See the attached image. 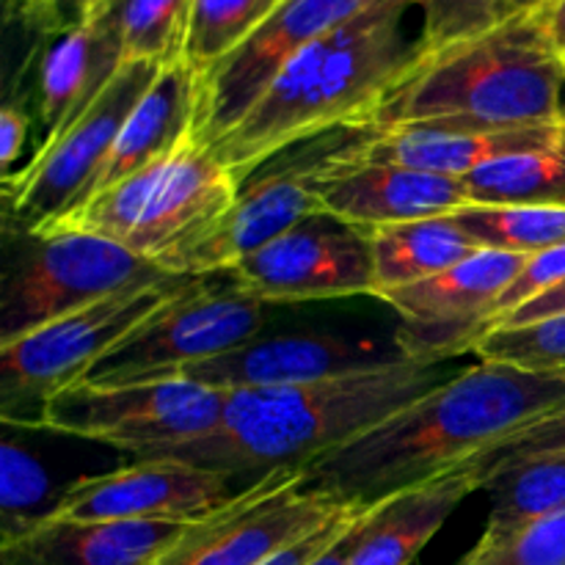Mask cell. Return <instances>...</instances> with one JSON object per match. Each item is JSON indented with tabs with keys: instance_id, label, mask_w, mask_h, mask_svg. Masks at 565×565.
Here are the masks:
<instances>
[{
	"instance_id": "1",
	"label": "cell",
	"mask_w": 565,
	"mask_h": 565,
	"mask_svg": "<svg viewBox=\"0 0 565 565\" xmlns=\"http://www.w3.org/2000/svg\"><path fill=\"white\" fill-rule=\"evenodd\" d=\"M563 408V375L480 359L303 472L309 486L353 505H373L458 467L486 461L530 425Z\"/></svg>"
},
{
	"instance_id": "2",
	"label": "cell",
	"mask_w": 565,
	"mask_h": 565,
	"mask_svg": "<svg viewBox=\"0 0 565 565\" xmlns=\"http://www.w3.org/2000/svg\"><path fill=\"white\" fill-rule=\"evenodd\" d=\"M417 0H373L298 53L248 114L215 141V158L241 182L303 141L362 130L423 55L406 17Z\"/></svg>"
},
{
	"instance_id": "3",
	"label": "cell",
	"mask_w": 565,
	"mask_h": 565,
	"mask_svg": "<svg viewBox=\"0 0 565 565\" xmlns=\"http://www.w3.org/2000/svg\"><path fill=\"white\" fill-rule=\"evenodd\" d=\"M445 364L401 362L312 384L226 392L210 434L141 458H169L210 472L254 480L307 469L445 384Z\"/></svg>"
},
{
	"instance_id": "4",
	"label": "cell",
	"mask_w": 565,
	"mask_h": 565,
	"mask_svg": "<svg viewBox=\"0 0 565 565\" xmlns=\"http://www.w3.org/2000/svg\"><path fill=\"white\" fill-rule=\"evenodd\" d=\"M565 55L541 11L450 47L423 53L362 130L472 127L511 130L565 116Z\"/></svg>"
},
{
	"instance_id": "5",
	"label": "cell",
	"mask_w": 565,
	"mask_h": 565,
	"mask_svg": "<svg viewBox=\"0 0 565 565\" xmlns=\"http://www.w3.org/2000/svg\"><path fill=\"white\" fill-rule=\"evenodd\" d=\"M241 185L193 130L169 158L92 193L47 230L92 232L154 263L224 213Z\"/></svg>"
},
{
	"instance_id": "6",
	"label": "cell",
	"mask_w": 565,
	"mask_h": 565,
	"mask_svg": "<svg viewBox=\"0 0 565 565\" xmlns=\"http://www.w3.org/2000/svg\"><path fill=\"white\" fill-rule=\"evenodd\" d=\"M193 276H166L103 298L55 323L0 345V417L28 428L42 406L86 375L160 307L180 296Z\"/></svg>"
},
{
	"instance_id": "7",
	"label": "cell",
	"mask_w": 565,
	"mask_h": 565,
	"mask_svg": "<svg viewBox=\"0 0 565 565\" xmlns=\"http://www.w3.org/2000/svg\"><path fill=\"white\" fill-rule=\"evenodd\" d=\"M166 276L171 274L152 259L92 232L44 230L28 235L0 287V345Z\"/></svg>"
},
{
	"instance_id": "8",
	"label": "cell",
	"mask_w": 565,
	"mask_h": 565,
	"mask_svg": "<svg viewBox=\"0 0 565 565\" xmlns=\"http://www.w3.org/2000/svg\"><path fill=\"white\" fill-rule=\"evenodd\" d=\"M265 303L243 292L230 274L193 276L191 285L143 320L92 373V386L177 379L185 367L224 356L263 334Z\"/></svg>"
},
{
	"instance_id": "9",
	"label": "cell",
	"mask_w": 565,
	"mask_h": 565,
	"mask_svg": "<svg viewBox=\"0 0 565 565\" xmlns=\"http://www.w3.org/2000/svg\"><path fill=\"white\" fill-rule=\"evenodd\" d=\"M224 392L185 379L92 386L86 381L47 401L28 430L75 436L132 458L210 434L224 412Z\"/></svg>"
},
{
	"instance_id": "10",
	"label": "cell",
	"mask_w": 565,
	"mask_h": 565,
	"mask_svg": "<svg viewBox=\"0 0 565 565\" xmlns=\"http://www.w3.org/2000/svg\"><path fill=\"white\" fill-rule=\"evenodd\" d=\"M160 66L125 61L108 86L58 136L42 141L31 163L6 177L9 226L22 237L53 226L92 193L127 116L132 114Z\"/></svg>"
},
{
	"instance_id": "11",
	"label": "cell",
	"mask_w": 565,
	"mask_h": 565,
	"mask_svg": "<svg viewBox=\"0 0 565 565\" xmlns=\"http://www.w3.org/2000/svg\"><path fill=\"white\" fill-rule=\"evenodd\" d=\"M367 505L307 483L303 469L252 480L218 516L193 524L163 565H263Z\"/></svg>"
},
{
	"instance_id": "12",
	"label": "cell",
	"mask_w": 565,
	"mask_h": 565,
	"mask_svg": "<svg viewBox=\"0 0 565 565\" xmlns=\"http://www.w3.org/2000/svg\"><path fill=\"white\" fill-rule=\"evenodd\" d=\"M373 0H281L235 53L199 77L196 136L207 147L226 136L298 53Z\"/></svg>"
},
{
	"instance_id": "13",
	"label": "cell",
	"mask_w": 565,
	"mask_h": 565,
	"mask_svg": "<svg viewBox=\"0 0 565 565\" xmlns=\"http://www.w3.org/2000/svg\"><path fill=\"white\" fill-rule=\"evenodd\" d=\"M230 475L169 458H132L114 472L81 478L61 491L55 522H174L202 524L246 491Z\"/></svg>"
},
{
	"instance_id": "14",
	"label": "cell",
	"mask_w": 565,
	"mask_h": 565,
	"mask_svg": "<svg viewBox=\"0 0 565 565\" xmlns=\"http://www.w3.org/2000/svg\"><path fill=\"white\" fill-rule=\"evenodd\" d=\"M320 158L323 154L248 177L224 213L154 259V265L171 276L230 274L292 226L326 215L315 185Z\"/></svg>"
},
{
	"instance_id": "15",
	"label": "cell",
	"mask_w": 565,
	"mask_h": 565,
	"mask_svg": "<svg viewBox=\"0 0 565 565\" xmlns=\"http://www.w3.org/2000/svg\"><path fill=\"white\" fill-rule=\"evenodd\" d=\"M230 279L265 307L373 296V257L362 230L315 215L243 259Z\"/></svg>"
},
{
	"instance_id": "16",
	"label": "cell",
	"mask_w": 565,
	"mask_h": 565,
	"mask_svg": "<svg viewBox=\"0 0 565 565\" xmlns=\"http://www.w3.org/2000/svg\"><path fill=\"white\" fill-rule=\"evenodd\" d=\"M412 362L397 342L351 340L337 334H276L246 342L224 356L191 364L177 379L215 392L274 390L312 384L334 375Z\"/></svg>"
},
{
	"instance_id": "17",
	"label": "cell",
	"mask_w": 565,
	"mask_h": 565,
	"mask_svg": "<svg viewBox=\"0 0 565 565\" xmlns=\"http://www.w3.org/2000/svg\"><path fill=\"white\" fill-rule=\"evenodd\" d=\"M315 185L323 213L356 230L452 215L472 204L458 177L351 160L340 147L320 158Z\"/></svg>"
},
{
	"instance_id": "18",
	"label": "cell",
	"mask_w": 565,
	"mask_h": 565,
	"mask_svg": "<svg viewBox=\"0 0 565 565\" xmlns=\"http://www.w3.org/2000/svg\"><path fill=\"white\" fill-rule=\"evenodd\" d=\"M563 119V116H561ZM561 119L511 130H472V127H375L351 130V141L340 152L351 160L392 163L445 177H469L486 163L508 154L535 149L555 136Z\"/></svg>"
},
{
	"instance_id": "19",
	"label": "cell",
	"mask_w": 565,
	"mask_h": 565,
	"mask_svg": "<svg viewBox=\"0 0 565 565\" xmlns=\"http://www.w3.org/2000/svg\"><path fill=\"white\" fill-rule=\"evenodd\" d=\"M193 524L55 522L0 544V565H163Z\"/></svg>"
},
{
	"instance_id": "20",
	"label": "cell",
	"mask_w": 565,
	"mask_h": 565,
	"mask_svg": "<svg viewBox=\"0 0 565 565\" xmlns=\"http://www.w3.org/2000/svg\"><path fill=\"white\" fill-rule=\"evenodd\" d=\"M121 64V36L108 9H99L86 20L66 22L39 64V119L44 141L58 136L88 108Z\"/></svg>"
},
{
	"instance_id": "21",
	"label": "cell",
	"mask_w": 565,
	"mask_h": 565,
	"mask_svg": "<svg viewBox=\"0 0 565 565\" xmlns=\"http://www.w3.org/2000/svg\"><path fill=\"white\" fill-rule=\"evenodd\" d=\"M483 461L375 502L348 565H408L447 524L467 497L483 491Z\"/></svg>"
},
{
	"instance_id": "22",
	"label": "cell",
	"mask_w": 565,
	"mask_h": 565,
	"mask_svg": "<svg viewBox=\"0 0 565 565\" xmlns=\"http://www.w3.org/2000/svg\"><path fill=\"white\" fill-rule=\"evenodd\" d=\"M199 75L185 64L163 66L152 86L132 108L94 182L92 193L105 191L149 166L169 158L193 130H196ZM88 193V196H92ZM86 196V199H88Z\"/></svg>"
},
{
	"instance_id": "23",
	"label": "cell",
	"mask_w": 565,
	"mask_h": 565,
	"mask_svg": "<svg viewBox=\"0 0 565 565\" xmlns=\"http://www.w3.org/2000/svg\"><path fill=\"white\" fill-rule=\"evenodd\" d=\"M373 257V296L441 274L480 252L452 215L362 230Z\"/></svg>"
},
{
	"instance_id": "24",
	"label": "cell",
	"mask_w": 565,
	"mask_h": 565,
	"mask_svg": "<svg viewBox=\"0 0 565 565\" xmlns=\"http://www.w3.org/2000/svg\"><path fill=\"white\" fill-rule=\"evenodd\" d=\"M483 491L491 511L472 546L478 552L494 550L530 524L565 511V452L494 469L486 475Z\"/></svg>"
},
{
	"instance_id": "25",
	"label": "cell",
	"mask_w": 565,
	"mask_h": 565,
	"mask_svg": "<svg viewBox=\"0 0 565 565\" xmlns=\"http://www.w3.org/2000/svg\"><path fill=\"white\" fill-rule=\"evenodd\" d=\"M472 204H565V116L555 136L463 177Z\"/></svg>"
},
{
	"instance_id": "26",
	"label": "cell",
	"mask_w": 565,
	"mask_h": 565,
	"mask_svg": "<svg viewBox=\"0 0 565 565\" xmlns=\"http://www.w3.org/2000/svg\"><path fill=\"white\" fill-rule=\"evenodd\" d=\"M452 218L491 252L533 257L565 243V204H467Z\"/></svg>"
},
{
	"instance_id": "27",
	"label": "cell",
	"mask_w": 565,
	"mask_h": 565,
	"mask_svg": "<svg viewBox=\"0 0 565 565\" xmlns=\"http://www.w3.org/2000/svg\"><path fill=\"white\" fill-rule=\"evenodd\" d=\"M193 0H110L125 61L171 66L185 53Z\"/></svg>"
},
{
	"instance_id": "28",
	"label": "cell",
	"mask_w": 565,
	"mask_h": 565,
	"mask_svg": "<svg viewBox=\"0 0 565 565\" xmlns=\"http://www.w3.org/2000/svg\"><path fill=\"white\" fill-rule=\"evenodd\" d=\"M268 11V0H193L182 61L199 77L207 75L241 47Z\"/></svg>"
},
{
	"instance_id": "29",
	"label": "cell",
	"mask_w": 565,
	"mask_h": 565,
	"mask_svg": "<svg viewBox=\"0 0 565 565\" xmlns=\"http://www.w3.org/2000/svg\"><path fill=\"white\" fill-rule=\"evenodd\" d=\"M58 494H53L47 472L36 456L17 441L0 445V544L28 533L53 513Z\"/></svg>"
},
{
	"instance_id": "30",
	"label": "cell",
	"mask_w": 565,
	"mask_h": 565,
	"mask_svg": "<svg viewBox=\"0 0 565 565\" xmlns=\"http://www.w3.org/2000/svg\"><path fill=\"white\" fill-rule=\"evenodd\" d=\"M550 0H417L423 11V53L450 47L463 39L541 11Z\"/></svg>"
},
{
	"instance_id": "31",
	"label": "cell",
	"mask_w": 565,
	"mask_h": 565,
	"mask_svg": "<svg viewBox=\"0 0 565 565\" xmlns=\"http://www.w3.org/2000/svg\"><path fill=\"white\" fill-rule=\"evenodd\" d=\"M472 353L489 362L513 364L527 373L565 379V312L539 323L491 331L472 348Z\"/></svg>"
},
{
	"instance_id": "32",
	"label": "cell",
	"mask_w": 565,
	"mask_h": 565,
	"mask_svg": "<svg viewBox=\"0 0 565 565\" xmlns=\"http://www.w3.org/2000/svg\"><path fill=\"white\" fill-rule=\"evenodd\" d=\"M458 565H565V511L530 524L494 550H472Z\"/></svg>"
},
{
	"instance_id": "33",
	"label": "cell",
	"mask_w": 565,
	"mask_h": 565,
	"mask_svg": "<svg viewBox=\"0 0 565 565\" xmlns=\"http://www.w3.org/2000/svg\"><path fill=\"white\" fill-rule=\"evenodd\" d=\"M563 281H565V243L563 246L546 248V252H539L533 254V257H527V263H524V268L519 270L516 279L500 292L497 303L491 307L489 318H486V326H483V337L500 329V326L505 323L508 315L527 307L530 301L541 298L544 292L555 290V287L563 285Z\"/></svg>"
},
{
	"instance_id": "34",
	"label": "cell",
	"mask_w": 565,
	"mask_h": 565,
	"mask_svg": "<svg viewBox=\"0 0 565 565\" xmlns=\"http://www.w3.org/2000/svg\"><path fill=\"white\" fill-rule=\"evenodd\" d=\"M555 452H565V408L552 414V417L541 419V423L530 425L527 430H522L516 439H511L494 456L486 458L483 467L486 475H489L494 469L511 467V463L519 461H530V458L555 456Z\"/></svg>"
},
{
	"instance_id": "35",
	"label": "cell",
	"mask_w": 565,
	"mask_h": 565,
	"mask_svg": "<svg viewBox=\"0 0 565 565\" xmlns=\"http://www.w3.org/2000/svg\"><path fill=\"white\" fill-rule=\"evenodd\" d=\"M362 513H364V508H362V511L353 513V516H348V519H342V522H337V524H331V527H326L323 533L312 535V539H307V541H301V544H296V546H290V550H285V552H281V555L270 557V561H265L263 565H312L320 555H323L326 550H329V546H334L337 541L342 539V533H345V530L351 527V524L356 522V519L362 516Z\"/></svg>"
},
{
	"instance_id": "36",
	"label": "cell",
	"mask_w": 565,
	"mask_h": 565,
	"mask_svg": "<svg viewBox=\"0 0 565 565\" xmlns=\"http://www.w3.org/2000/svg\"><path fill=\"white\" fill-rule=\"evenodd\" d=\"M28 138V116L14 105H6L0 110V166H3V180L11 174V163L20 158L22 143Z\"/></svg>"
},
{
	"instance_id": "37",
	"label": "cell",
	"mask_w": 565,
	"mask_h": 565,
	"mask_svg": "<svg viewBox=\"0 0 565 565\" xmlns=\"http://www.w3.org/2000/svg\"><path fill=\"white\" fill-rule=\"evenodd\" d=\"M563 312H565V281L563 285H557L555 290L544 292L541 298L530 301L527 307H522V309H516L513 315H508L505 323H502L500 329H516V326L539 323V320L555 318V315H563Z\"/></svg>"
},
{
	"instance_id": "38",
	"label": "cell",
	"mask_w": 565,
	"mask_h": 565,
	"mask_svg": "<svg viewBox=\"0 0 565 565\" xmlns=\"http://www.w3.org/2000/svg\"><path fill=\"white\" fill-rule=\"evenodd\" d=\"M373 505H375V502H373ZM373 505L364 508L362 516H359L356 522H353L351 527L342 533V539L337 541L334 546H329V550H326L323 555H320L312 565H348V561H351V555H353V550H356L359 539H362L364 527H367V519H370V513H373Z\"/></svg>"
},
{
	"instance_id": "39",
	"label": "cell",
	"mask_w": 565,
	"mask_h": 565,
	"mask_svg": "<svg viewBox=\"0 0 565 565\" xmlns=\"http://www.w3.org/2000/svg\"><path fill=\"white\" fill-rule=\"evenodd\" d=\"M541 20H544V28L555 47L565 55V0H550L541 9Z\"/></svg>"
},
{
	"instance_id": "40",
	"label": "cell",
	"mask_w": 565,
	"mask_h": 565,
	"mask_svg": "<svg viewBox=\"0 0 565 565\" xmlns=\"http://www.w3.org/2000/svg\"><path fill=\"white\" fill-rule=\"evenodd\" d=\"M110 0H61L58 9L70 11L72 20H86V17L97 14L99 9H105Z\"/></svg>"
},
{
	"instance_id": "41",
	"label": "cell",
	"mask_w": 565,
	"mask_h": 565,
	"mask_svg": "<svg viewBox=\"0 0 565 565\" xmlns=\"http://www.w3.org/2000/svg\"><path fill=\"white\" fill-rule=\"evenodd\" d=\"M9 3V9H17L20 14H53V11H58L61 0H6Z\"/></svg>"
},
{
	"instance_id": "42",
	"label": "cell",
	"mask_w": 565,
	"mask_h": 565,
	"mask_svg": "<svg viewBox=\"0 0 565 565\" xmlns=\"http://www.w3.org/2000/svg\"><path fill=\"white\" fill-rule=\"evenodd\" d=\"M276 3H281V0H268V6H270V9H274Z\"/></svg>"
}]
</instances>
